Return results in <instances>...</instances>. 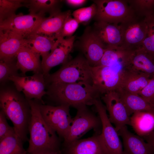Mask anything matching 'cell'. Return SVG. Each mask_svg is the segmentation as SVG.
I'll return each mask as SVG.
<instances>
[{
	"label": "cell",
	"mask_w": 154,
	"mask_h": 154,
	"mask_svg": "<svg viewBox=\"0 0 154 154\" xmlns=\"http://www.w3.org/2000/svg\"><path fill=\"white\" fill-rule=\"evenodd\" d=\"M0 106L13 123L17 135L23 142L29 141L27 135L31 114L27 100L13 90H4L0 92Z\"/></svg>",
	"instance_id": "3"
},
{
	"label": "cell",
	"mask_w": 154,
	"mask_h": 154,
	"mask_svg": "<svg viewBox=\"0 0 154 154\" xmlns=\"http://www.w3.org/2000/svg\"><path fill=\"white\" fill-rule=\"evenodd\" d=\"M16 57L0 60V80L3 82L13 76L18 75Z\"/></svg>",
	"instance_id": "33"
},
{
	"label": "cell",
	"mask_w": 154,
	"mask_h": 154,
	"mask_svg": "<svg viewBox=\"0 0 154 154\" xmlns=\"http://www.w3.org/2000/svg\"><path fill=\"white\" fill-rule=\"evenodd\" d=\"M136 134L144 137L154 130V111H143L133 114L130 124Z\"/></svg>",
	"instance_id": "23"
},
{
	"label": "cell",
	"mask_w": 154,
	"mask_h": 154,
	"mask_svg": "<svg viewBox=\"0 0 154 154\" xmlns=\"http://www.w3.org/2000/svg\"><path fill=\"white\" fill-rule=\"evenodd\" d=\"M119 25L122 37L121 47L129 51L140 48L147 30L145 17L135 15Z\"/></svg>",
	"instance_id": "7"
},
{
	"label": "cell",
	"mask_w": 154,
	"mask_h": 154,
	"mask_svg": "<svg viewBox=\"0 0 154 154\" xmlns=\"http://www.w3.org/2000/svg\"><path fill=\"white\" fill-rule=\"evenodd\" d=\"M61 0H29L26 7L29 13L44 17L46 13L52 15L61 12Z\"/></svg>",
	"instance_id": "28"
},
{
	"label": "cell",
	"mask_w": 154,
	"mask_h": 154,
	"mask_svg": "<svg viewBox=\"0 0 154 154\" xmlns=\"http://www.w3.org/2000/svg\"><path fill=\"white\" fill-rule=\"evenodd\" d=\"M151 77L142 72L130 68L123 71L120 89L127 92L139 94L146 86Z\"/></svg>",
	"instance_id": "20"
},
{
	"label": "cell",
	"mask_w": 154,
	"mask_h": 154,
	"mask_svg": "<svg viewBox=\"0 0 154 154\" xmlns=\"http://www.w3.org/2000/svg\"><path fill=\"white\" fill-rule=\"evenodd\" d=\"M74 36L65 38H58L50 52L42 57V72L45 77L49 75L50 70L53 67L68 60L74 44Z\"/></svg>",
	"instance_id": "11"
},
{
	"label": "cell",
	"mask_w": 154,
	"mask_h": 154,
	"mask_svg": "<svg viewBox=\"0 0 154 154\" xmlns=\"http://www.w3.org/2000/svg\"><path fill=\"white\" fill-rule=\"evenodd\" d=\"M27 39L7 30H0V60L11 59L23 47L28 46Z\"/></svg>",
	"instance_id": "18"
},
{
	"label": "cell",
	"mask_w": 154,
	"mask_h": 154,
	"mask_svg": "<svg viewBox=\"0 0 154 154\" xmlns=\"http://www.w3.org/2000/svg\"><path fill=\"white\" fill-rule=\"evenodd\" d=\"M102 99L109 113V119L118 132L123 127L130 125V116L116 90L102 94Z\"/></svg>",
	"instance_id": "14"
},
{
	"label": "cell",
	"mask_w": 154,
	"mask_h": 154,
	"mask_svg": "<svg viewBox=\"0 0 154 154\" xmlns=\"http://www.w3.org/2000/svg\"><path fill=\"white\" fill-rule=\"evenodd\" d=\"M65 146V154H108L100 134L78 139Z\"/></svg>",
	"instance_id": "16"
},
{
	"label": "cell",
	"mask_w": 154,
	"mask_h": 154,
	"mask_svg": "<svg viewBox=\"0 0 154 154\" xmlns=\"http://www.w3.org/2000/svg\"><path fill=\"white\" fill-rule=\"evenodd\" d=\"M147 32L140 48L154 59V12L145 17Z\"/></svg>",
	"instance_id": "30"
},
{
	"label": "cell",
	"mask_w": 154,
	"mask_h": 154,
	"mask_svg": "<svg viewBox=\"0 0 154 154\" xmlns=\"http://www.w3.org/2000/svg\"><path fill=\"white\" fill-rule=\"evenodd\" d=\"M27 1L0 0V22L15 14L19 8L26 7Z\"/></svg>",
	"instance_id": "31"
},
{
	"label": "cell",
	"mask_w": 154,
	"mask_h": 154,
	"mask_svg": "<svg viewBox=\"0 0 154 154\" xmlns=\"http://www.w3.org/2000/svg\"><path fill=\"white\" fill-rule=\"evenodd\" d=\"M57 38L55 36L33 34L27 39L28 46L42 57L50 52Z\"/></svg>",
	"instance_id": "27"
},
{
	"label": "cell",
	"mask_w": 154,
	"mask_h": 154,
	"mask_svg": "<svg viewBox=\"0 0 154 154\" xmlns=\"http://www.w3.org/2000/svg\"><path fill=\"white\" fill-rule=\"evenodd\" d=\"M23 141L15 132L0 140V154H28Z\"/></svg>",
	"instance_id": "29"
},
{
	"label": "cell",
	"mask_w": 154,
	"mask_h": 154,
	"mask_svg": "<svg viewBox=\"0 0 154 154\" xmlns=\"http://www.w3.org/2000/svg\"><path fill=\"white\" fill-rule=\"evenodd\" d=\"M44 17L30 13L15 14L0 22V30H8L27 39Z\"/></svg>",
	"instance_id": "12"
},
{
	"label": "cell",
	"mask_w": 154,
	"mask_h": 154,
	"mask_svg": "<svg viewBox=\"0 0 154 154\" xmlns=\"http://www.w3.org/2000/svg\"><path fill=\"white\" fill-rule=\"evenodd\" d=\"M93 1L97 7V13L94 18L96 21L119 24L135 15L127 0Z\"/></svg>",
	"instance_id": "5"
},
{
	"label": "cell",
	"mask_w": 154,
	"mask_h": 154,
	"mask_svg": "<svg viewBox=\"0 0 154 154\" xmlns=\"http://www.w3.org/2000/svg\"><path fill=\"white\" fill-rule=\"evenodd\" d=\"M128 68L146 74L151 77L154 75V59L139 48L131 53L126 68Z\"/></svg>",
	"instance_id": "24"
},
{
	"label": "cell",
	"mask_w": 154,
	"mask_h": 154,
	"mask_svg": "<svg viewBox=\"0 0 154 154\" xmlns=\"http://www.w3.org/2000/svg\"><path fill=\"white\" fill-rule=\"evenodd\" d=\"M70 107L64 105L57 106L40 104L41 114L47 124L59 136L64 138L72 123Z\"/></svg>",
	"instance_id": "8"
},
{
	"label": "cell",
	"mask_w": 154,
	"mask_h": 154,
	"mask_svg": "<svg viewBox=\"0 0 154 154\" xmlns=\"http://www.w3.org/2000/svg\"><path fill=\"white\" fill-rule=\"evenodd\" d=\"M27 99L29 104L31 114L29 128L30 137L27 150L28 153L31 154L43 151L59 153L58 138L56 133L43 118L40 104L31 100Z\"/></svg>",
	"instance_id": "2"
},
{
	"label": "cell",
	"mask_w": 154,
	"mask_h": 154,
	"mask_svg": "<svg viewBox=\"0 0 154 154\" xmlns=\"http://www.w3.org/2000/svg\"><path fill=\"white\" fill-rule=\"evenodd\" d=\"M28 154H30L28 153ZM31 154H59V153L51 151H43Z\"/></svg>",
	"instance_id": "40"
},
{
	"label": "cell",
	"mask_w": 154,
	"mask_h": 154,
	"mask_svg": "<svg viewBox=\"0 0 154 154\" xmlns=\"http://www.w3.org/2000/svg\"><path fill=\"white\" fill-rule=\"evenodd\" d=\"M91 70L93 85L101 95L119 88L123 71L120 66L99 65Z\"/></svg>",
	"instance_id": "9"
},
{
	"label": "cell",
	"mask_w": 154,
	"mask_h": 154,
	"mask_svg": "<svg viewBox=\"0 0 154 154\" xmlns=\"http://www.w3.org/2000/svg\"><path fill=\"white\" fill-rule=\"evenodd\" d=\"M138 95L154 105V75Z\"/></svg>",
	"instance_id": "36"
},
{
	"label": "cell",
	"mask_w": 154,
	"mask_h": 154,
	"mask_svg": "<svg viewBox=\"0 0 154 154\" xmlns=\"http://www.w3.org/2000/svg\"><path fill=\"white\" fill-rule=\"evenodd\" d=\"M102 123L100 135L108 154H123V147L118 132L112 124L100 98L94 103Z\"/></svg>",
	"instance_id": "10"
},
{
	"label": "cell",
	"mask_w": 154,
	"mask_h": 154,
	"mask_svg": "<svg viewBox=\"0 0 154 154\" xmlns=\"http://www.w3.org/2000/svg\"><path fill=\"white\" fill-rule=\"evenodd\" d=\"M79 23L70 15L65 21L60 32L59 37L64 38L71 37L78 28Z\"/></svg>",
	"instance_id": "35"
},
{
	"label": "cell",
	"mask_w": 154,
	"mask_h": 154,
	"mask_svg": "<svg viewBox=\"0 0 154 154\" xmlns=\"http://www.w3.org/2000/svg\"><path fill=\"white\" fill-rule=\"evenodd\" d=\"M129 115L139 111H154V105L137 94L131 93L120 89L116 90Z\"/></svg>",
	"instance_id": "25"
},
{
	"label": "cell",
	"mask_w": 154,
	"mask_h": 154,
	"mask_svg": "<svg viewBox=\"0 0 154 154\" xmlns=\"http://www.w3.org/2000/svg\"><path fill=\"white\" fill-rule=\"evenodd\" d=\"M93 29L106 49L110 47H121L122 37L119 24L96 21Z\"/></svg>",
	"instance_id": "17"
},
{
	"label": "cell",
	"mask_w": 154,
	"mask_h": 154,
	"mask_svg": "<svg viewBox=\"0 0 154 154\" xmlns=\"http://www.w3.org/2000/svg\"><path fill=\"white\" fill-rule=\"evenodd\" d=\"M7 118L3 112L1 110L0 112V140L9 134L15 132L13 127L10 126L8 124Z\"/></svg>",
	"instance_id": "37"
},
{
	"label": "cell",
	"mask_w": 154,
	"mask_h": 154,
	"mask_svg": "<svg viewBox=\"0 0 154 154\" xmlns=\"http://www.w3.org/2000/svg\"><path fill=\"white\" fill-rule=\"evenodd\" d=\"M46 94L60 104L77 109L94 105L101 94L93 85L86 83H56L49 85Z\"/></svg>",
	"instance_id": "1"
},
{
	"label": "cell",
	"mask_w": 154,
	"mask_h": 154,
	"mask_svg": "<svg viewBox=\"0 0 154 154\" xmlns=\"http://www.w3.org/2000/svg\"><path fill=\"white\" fill-rule=\"evenodd\" d=\"M64 1L68 5L74 7L82 6L87 1L85 0H66Z\"/></svg>",
	"instance_id": "38"
},
{
	"label": "cell",
	"mask_w": 154,
	"mask_h": 154,
	"mask_svg": "<svg viewBox=\"0 0 154 154\" xmlns=\"http://www.w3.org/2000/svg\"><path fill=\"white\" fill-rule=\"evenodd\" d=\"M70 10L61 11L44 17L39 23L32 34H38L50 36L59 37L60 33L64 22L69 16L71 15Z\"/></svg>",
	"instance_id": "21"
},
{
	"label": "cell",
	"mask_w": 154,
	"mask_h": 154,
	"mask_svg": "<svg viewBox=\"0 0 154 154\" xmlns=\"http://www.w3.org/2000/svg\"><path fill=\"white\" fill-rule=\"evenodd\" d=\"M135 14L145 17L154 12V0H128Z\"/></svg>",
	"instance_id": "32"
},
{
	"label": "cell",
	"mask_w": 154,
	"mask_h": 154,
	"mask_svg": "<svg viewBox=\"0 0 154 154\" xmlns=\"http://www.w3.org/2000/svg\"><path fill=\"white\" fill-rule=\"evenodd\" d=\"M78 46L92 67L98 66L106 49L93 29L88 27L79 38Z\"/></svg>",
	"instance_id": "15"
},
{
	"label": "cell",
	"mask_w": 154,
	"mask_h": 154,
	"mask_svg": "<svg viewBox=\"0 0 154 154\" xmlns=\"http://www.w3.org/2000/svg\"><path fill=\"white\" fill-rule=\"evenodd\" d=\"M91 66L83 55L67 61L58 70L46 76L47 84L86 83L93 85Z\"/></svg>",
	"instance_id": "4"
},
{
	"label": "cell",
	"mask_w": 154,
	"mask_h": 154,
	"mask_svg": "<svg viewBox=\"0 0 154 154\" xmlns=\"http://www.w3.org/2000/svg\"><path fill=\"white\" fill-rule=\"evenodd\" d=\"M40 56L28 46L23 47L16 55L17 69L24 74L29 71L40 72L42 70Z\"/></svg>",
	"instance_id": "22"
},
{
	"label": "cell",
	"mask_w": 154,
	"mask_h": 154,
	"mask_svg": "<svg viewBox=\"0 0 154 154\" xmlns=\"http://www.w3.org/2000/svg\"><path fill=\"white\" fill-rule=\"evenodd\" d=\"M118 133L123 141V154H154L151 145L142 137L130 131L127 126Z\"/></svg>",
	"instance_id": "19"
},
{
	"label": "cell",
	"mask_w": 154,
	"mask_h": 154,
	"mask_svg": "<svg viewBox=\"0 0 154 154\" xmlns=\"http://www.w3.org/2000/svg\"><path fill=\"white\" fill-rule=\"evenodd\" d=\"M142 137L151 145L154 152V130L148 135Z\"/></svg>",
	"instance_id": "39"
},
{
	"label": "cell",
	"mask_w": 154,
	"mask_h": 154,
	"mask_svg": "<svg viewBox=\"0 0 154 154\" xmlns=\"http://www.w3.org/2000/svg\"><path fill=\"white\" fill-rule=\"evenodd\" d=\"M8 80L13 82L17 91L22 92L27 99L34 98L42 101V96L46 94V83L42 72L35 73L31 76H13Z\"/></svg>",
	"instance_id": "13"
},
{
	"label": "cell",
	"mask_w": 154,
	"mask_h": 154,
	"mask_svg": "<svg viewBox=\"0 0 154 154\" xmlns=\"http://www.w3.org/2000/svg\"><path fill=\"white\" fill-rule=\"evenodd\" d=\"M132 51L120 47L108 48L106 49L98 66H111L119 64L125 68Z\"/></svg>",
	"instance_id": "26"
},
{
	"label": "cell",
	"mask_w": 154,
	"mask_h": 154,
	"mask_svg": "<svg viewBox=\"0 0 154 154\" xmlns=\"http://www.w3.org/2000/svg\"><path fill=\"white\" fill-rule=\"evenodd\" d=\"M102 123L98 115L90 111L87 106L78 109L76 115L65 137L64 145L79 139L84 134L93 129L95 133L100 134Z\"/></svg>",
	"instance_id": "6"
},
{
	"label": "cell",
	"mask_w": 154,
	"mask_h": 154,
	"mask_svg": "<svg viewBox=\"0 0 154 154\" xmlns=\"http://www.w3.org/2000/svg\"><path fill=\"white\" fill-rule=\"evenodd\" d=\"M97 12V6L94 3L89 7L79 9L74 11L72 15L79 23L86 24L94 17Z\"/></svg>",
	"instance_id": "34"
}]
</instances>
